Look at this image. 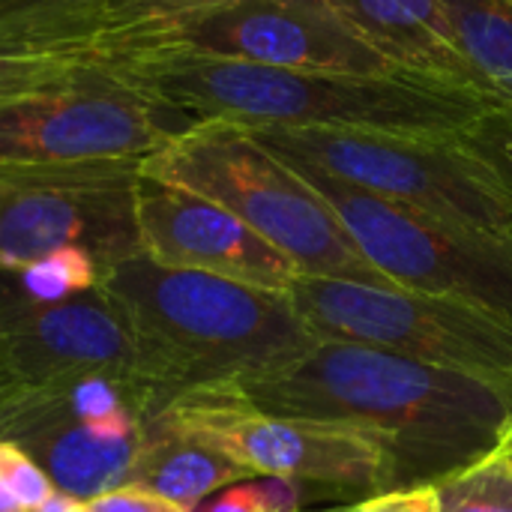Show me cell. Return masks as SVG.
<instances>
[{
    "instance_id": "cell-1",
    "label": "cell",
    "mask_w": 512,
    "mask_h": 512,
    "mask_svg": "<svg viewBox=\"0 0 512 512\" xmlns=\"http://www.w3.org/2000/svg\"><path fill=\"white\" fill-rule=\"evenodd\" d=\"M237 393L276 417L339 423L369 435L384 453V492L438 486L512 432V381L351 342H318L291 369Z\"/></svg>"
},
{
    "instance_id": "cell-2",
    "label": "cell",
    "mask_w": 512,
    "mask_h": 512,
    "mask_svg": "<svg viewBox=\"0 0 512 512\" xmlns=\"http://www.w3.org/2000/svg\"><path fill=\"white\" fill-rule=\"evenodd\" d=\"M138 84L183 108L198 123L234 126H330L459 138L498 105L486 96L417 78L330 69H282L189 51H111Z\"/></svg>"
},
{
    "instance_id": "cell-3",
    "label": "cell",
    "mask_w": 512,
    "mask_h": 512,
    "mask_svg": "<svg viewBox=\"0 0 512 512\" xmlns=\"http://www.w3.org/2000/svg\"><path fill=\"white\" fill-rule=\"evenodd\" d=\"M102 288L135 336L159 411L186 393L273 378L318 345L291 294L162 267L147 255L111 264Z\"/></svg>"
},
{
    "instance_id": "cell-4",
    "label": "cell",
    "mask_w": 512,
    "mask_h": 512,
    "mask_svg": "<svg viewBox=\"0 0 512 512\" xmlns=\"http://www.w3.org/2000/svg\"><path fill=\"white\" fill-rule=\"evenodd\" d=\"M141 174L192 189L285 252L303 276L396 288L357 249L333 207L243 126L195 123L141 165Z\"/></svg>"
},
{
    "instance_id": "cell-5",
    "label": "cell",
    "mask_w": 512,
    "mask_h": 512,
    "mask_svg": "<svg viewBox=\"0 0 512 512\" xmlns=\"http://www.w3.org/2000/svg\"><path fill=\"white\" fill-rule=\"evenodd\" d=\"M195 123L102 54L0 105V168H141Z\"/></svg>"
},
{
    "instance_id": "cell-6",
    "label": "cell",
    "mask_w": 512,
    "mask_h": 512,
    "mask_svg": "<svg viewBox=\"0 0 512 512\" xmlns=\"http://www.w3.org/2000/svg\"><path fill=\"white\" fill-rule=\"evenodd\" d=\"M246 132L285 162L315 165L378 198L512 237L504 189L459 138L330 126H252Z\"/></svg>"
},
{
    "instance_id": "cell-7",
    "label": "cell",
    "mask_w": 512,
    "mask_h": 512,
    "mask_svg": "<svg viewBox=\"0 0 512 512\" xmlns=\"http://www.w3.org/2000/svg\"><path fill=\"white\" fill-rule=\"evenodd\" d=\"M288 165L333 207L357 249L396 288L474 306L512 327V237L378 198L315 165Z\"/></svg>"
},
{
    "instance_id": "cell-8",
    "label": "cell",
    "mask_w": 512,
    "mask_h": 512,
    "mask_svg": "<svg viewBox=\"0 0 512 512\" xmlns=\"http://www.w3.org/2000/svg\"><path fill=\"white\" fill-rule=\"evenodd\" d=\"M291 303L318 342H351L429 366L512 381V327L456 300L300 276Z\"/></svg>"
},
{
    "instance_id": "cell-9",
    "label": "cell",
    "mask_w": 512,
    "mask_h": 512,
    "mask_svg": "<svg viewBox=\"0 0 512 512\" xmlns=\"http://www.w3.org/2000/svg\"><path fill=\"white\" fill-rule=\"evenodd\" d=\"M156 417L213 444L249 477L300 480L339 501H363L387 489L384 453L360 429L276 417L237 390L186 393Z\"/></svg>"
},
{
    "instance_id": "cell-10",
    "label": "cell",
    "mask_w": 512,
    "mask_h": 512,
    "mask_svg": "<svg viewBox=\"0 0 512 512\" xmlns=\"http://www.w3.org/2000/svg\"><path fill=\"white\" fill-rule=\"evenodd\" d=\"M105 39L111 51L162 48L282 69L405 75L363 42L327 0H231L141 27H108Z\"/></svg>"
},
{
    "instance_id": "cell-11",
    "label": "cell",
    "mask_w": 512,
    "mask_h": 512,
    "mask_svg": "<svg viewBox=\"0 0 512 512\" xmlns=\"http://www.w3.org/2000/svg\"><path fill=\"white\" fill-rule=\"evenodd\" d=\"M141 168H0V267H24L60 249H84L105 270L141 255Z\"/></svg>"
},
{
    "instance_id": "cell-12",
    "label": "cell",
    "mask_w": 512,
    "mask_h": 512,
    "mask_svg": "<svg viewBox=\"0 0 512 512\" xmlns=\"http://www.w3.org/2000/svg\"><path fill=\"white\" fill-rule=\"evenodd\" d=\"M93 369L141 375L135 336L105 288L51 306H0V411Z\"/></svg>"
},
{
    "instance_id": "cell-13",
    "label": "cell",
    "mask_w": 512,
    "mask_h": 512,
    "mask_svg": "<svg viewBox=\"0 0 512 512\" xmlns=\"http://www.w3.org/2000/svg\"><path fill=\"white\" fill-rule=\"evenodd\" d=\"M141 255L162 267L210 273L252 288L291 294L300 267L222 204L141 174L135 195Z\"/></svg>"
},
{
    "instance_id": "cell-14",
    "label": "cell",
    "mask_w": 512,
    "mask_h": 512,
    "mask_svg": "<svg viewBox=\"0 0 512 512\" xmlns=\"http://www.w3.org/2000/svg\"><path fill=\"white\" fill-rule=\"evenodd\" d=\"M105 36L93 0L0 15V105L108 54Z\"/></svg>"
},
{
    "instance_id": "cell-15",
    "label": "cell",
    "mask_w": 512,
    "mask_h": 512,
    "mask_svg": "<svg viewBox=\"0 0 512 512\" xmlns=\"http://www.w3.org/2000/svg\"><path fill=\"white\" fill-rule=\"evenodd\" d=\"M336 15L405 75L483 96L462 57L441 0H327ZM492 102V99H489Z\"/></svg>"
},
{
    "instance_id": "cell-16",
    "label": "cell",
    "mask_w": 512,
    "mask_h": 512,
    "mask_svg": "<svg viewBox=\"0 0 512 512\" xmlns=\"http://www.w3.org/2000/svg\"><path fill=\"white\" fill-rule=\"evenodd\" d=\"M144 432L105 435L90 426H48L15 438V444L39 462L60 495L90 501L132 483Z\"/></svg>"
},
{
    "instance_id": "cell-17",
    "label": "cell",
    "mask_w": 512,
    "mask_h": 512,
    "mask_svg": "<svg viewBox=\"0 0 512 512\" xmlns=\"http://www.w3.org/2000/svg\"><path fill=\"white\" fill-rule=\"evenodd\" d=\"M249 474L219 453L213 444L153 417L147 420L144 447L135 462L132 483L144 486L186 510L198 507L213 492L246 480Z\"/></svg>"
},
{
    "instance_id": "cell-18",
    "label": "cell",
    "mask_w": 512,
    "mask_h": 512,
    "mask_svg": "<svg viewBox=\"0 0 512 512\" xmlns=\"http://www.w3.org/2000/svg\"><path fill=\"white\" fill-rule=\"evenodd\" d=\"M462 57L486 99L512 111V6L507 0H441Z\"/></svg>"
},
{
    "instance_id": "cell-19",
    "label": "cell",
    "mask_w": 512,
    "mask_h": 512,
    "mask_svg": "<svg viewBox=\"0 0 512 512\" xmlns=\"http://www.w3.org/2000/svg\"><path fill=\"white\" fill-rule=\"evenodd\" d=\"M435 489L441 512H512V432L489 456Z\"/></svg>"
},
{
    "instance_id": "cell-20",
    "label": "cell",
    "mask_w": 512,
    "mask_h": 512,
    "mask_svg": "<svg viewBox=\"0 0 512 512\" xmlns=\"http://www.w3.org/2000/svg\"><path fill=\"white\" fill-rule=\"evenodd\" d=\"M315 501H333L327 492L288 477H246L231 483L189 512H306Z\"/></svg>"
},
{
    "instance_id": "cell-21",
    "label": "cell",
    "mask_w": 512,
    "mask_h": 512,
    "mask_svg": "<svg viewBox=\"0 0 512 512\" xmlns=\"http://www.w3.org/2000/svg\"><path fill=\"white\" fill-rule=\"evenodd\" d=\"M459 141L492 171L498 186L512 204V111L495 108L471 123Z\"/></svg>"
},
{
    "instance_id": "cell-22",
    "label": "cell",
    "mask_w": 512,
    "mask_h": 512,
    "mask_svg": "<svg viewBox=\"0 0 512 512\" xmlns=\"http://www.w3.org/2000/svg\"><path fill=\"white\" fill-rule=\"evenodd\" d=\"M231 0H93L99 15L111 30H126V27H141L153 21H168L195 9L219 6Z\"/></svg>"
},
{
    "instance_id": "cell-23",
    "label": "cell",
    "mask_w": 512,
    "mask_h": 512,
    "mask_svg": "<svg viewBox=\"0 0 512 512\" xmlns=\"http://www.w3.org/2000/svg\"><path fill=\"white\" fill-rule=\"evenodd\" d=\"M84 507L87 512H189L186 507H180L144 486H135V483H126L105 495H96V498L84 501Z\"/></svg>"
},
{
    "instance_id": "cell-24",
    "label": "cell",
    "mask_w": 512,
    "mask_h": 512,
    "mask_svg": "<svg viewBox=\"0 0 512 512\" xmlns=\"http://www.w3.org/2000/svg\"><path fill=\"white\" fill-rule=\"evenodd\" d=\"M348 512H441V504H438V489L423 486V489H399V492H381L363 498L351 504Z\"/></svg>"
},
{
    "instance_id": "cell-25",
    "label": "cell",
    "mask_w": 512,
    "mask_h": 512,
    "mask_svg": "<svg viewBox=\"0 0 512 512\" xmlns=\"http://www.w3.org/2000/svg\"><path fill=\"white\" fill-rule=\"evenodd\" d=\"M60 3H87V0H0V15L39 9V6H60Z\"/></svg>"
},
{
    "instance_id": "cell-26",
    "label": "cell",
    "mask_w": 512,
    "mask_h": 512,
    "mask_svg": "<svg viewBox=\"0 0 512 512\" xmlns=\"http://www.w3.org/2000/svg\"><path fill=\"white\" fill-rule=\"evenodd\" d=\"M33 512H87V507H84V501H75V498H66V495H51L39 510Z\"/></svg>"
},
{
    "instance_id": "cell-27",
    "label": "cell",
    "mask_w": 512,
    "mask_h": 512,
    "mask_svg": "<svg viewBox=\"0 0 512 512\" xmlns=\"http://www.w3.org/2000/svg\"><path fill=\"white\" fill-rule=\"evenodd\" d=\"M0 512H30L27 504L15 495V489L9 486V480L3 477V471H0Z\"/></svg>"
},
{
    "instance_id": "cell-28",
    "label": "cell",
    "mask_w": 512,
    "mask_h": 512,
    "mask_svg": "<svg viewBox=\"0 0 512 512\" xmlns=\"http://www.w3.org/2000/svg\"><path fill=\"white\" fill-rule=\"evenodd\" d=\"M315 512H348V507H327V510H315Z\"/></svg>"
},
{
    "instance_id": "cell-29",
    "label": "cell",
    "mask_w": 512,
    "mask_h": 512,
    "mask_svg": "<svg viewBox=\"0 0 512 512\" xmlns=\"http://www.w3.org/2000/svg\"><path fill=\"white\" fill-rule=\"evenodd\" d=\"M507 3H510V6H512V0H507Z\"/></svg>"
}]
</instances>
